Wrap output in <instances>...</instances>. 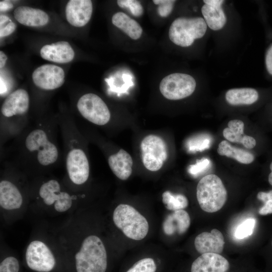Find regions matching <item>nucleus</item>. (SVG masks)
Masks as SVG:
<instances>
[{
	"mask_svg": "<svg viewBox=\"0 0 272 272\" xmlns=\"http://www.w3.org/2000/svg\"><path fill=\"white\" fill-rule=\"evenodd\" d=\"M108 163L112 172L121 180H126L132 173V158L123 149L110 155L108 158Z\"/></svg>",
	"mask_w": 272,
	"mask_h": 272,
	"instance_id": "nucleus-20",
	"label": "nucleus"
},
{
	"mask_svg": "<svg viewBox=\"0 0 272 272\" xmlns=\"http://www.w3.org/2000/svg\"><path fill=\"white\" fill-rule=\"evenodd\" d=\"M141 150L143 165L151 171L160 169L167 158L166 144L157 135L145 137L141 142Z\"/></svg>",
	"mask_w": 272,
	"mask_h": 272,
	"instance_id": "nucleus-7",
	"label": "nucleus"
},
{
	"mask_svg": "<svg viewBox=\"0 0 272 272\" xmlns=\"http://www.w3.org/2000/svg\"><path fill=\"white\" fill-rule=\"evenodd\" d=\"M210 161L205 158L197 161L195 164L190 165L188 168V171L191 175L197 176L204 172L209 166Z\"/></svg>",
	"mask_w": 272,
	"mask_h": 272,
	"instance_id": "nucleus-33",
	"label": "nucleus"
},
{
	"mask_svg": "<svg viewBox=\"0 0 272 272\" xmlns=\"http://www.w3.org/2000/svg\"><path fill=\"white\" fill-rule=\"evenodd\" d=\"M27 264L31 269L38 272H49L55 266L54 257L47 245L40 241H33L26 252Z\"/></svg>",
	"mask_w": 272,
	"mask_h": 272,
	"instance_id": "nucleus-10",
	"label": "nucleus"
},
{
	"mask_svg": "<svg viewBox=\"0 0 272 272\" xmlns=\"http://www.w3.org/2000/svg\"><path fill=\"white\" fill-rule=\"evenodd\" d=\"M224 1L222 0H204L206 5L214 7H220Z\"/></svg>",
	"mask_w": 272,
	"mask_h": 272,
	"instance_id": "nucleus-38",
	"label": "nucleus"
},
{
	"mask_svg": "<svg viewBox=\"0 0 272 272\" xmlns=\"http://www.w3.org/2000/svg\"><path fill=\"white\" fill-rule=\"evenodd\" d=\"M270 169L271 170V172L269 173L268 175V182L270 185H272V162H271L270 166H269Z\"/></svg>",
	"mask_w": 272,
	"mask_h": 272,
	"instance_id": "nucleus-41",
	"label": "nucleus"
},
{
	"mask_svg": "<svg viewBox=\"0 0 272 272\" xmlns=\"http://www.w3.org/2000/svg\"><path fill=\"white\" fill-rule=\"evenodd\" d=\"M59 182L51 179L43 183L40 187L39 194L47 205L54 203V208L65 206L72 200L71 196L66 192L61 191Z\"/></svg>",
	"mask_w": 272,
	"mask_h": 272,
	"instance_id": "nucleus-15",
	"label": "nucleus"
},
{
	"mask_svg": "<svg viewBox=\"0 0 272 272\" xmlns=\"http://www.w3.org/2000/svg\"><path fill=\"white\" fill-rule=\"evenodd\" d=\"M225 244L222 233L218 229H212L211 232H202L194 240L196 250L200 254L222 252Z\"/></svg>",
	"mask_w": 272,
	"mask_h": 272,
	"instance_id": "nucleus-16",
	"label": "nucleus"
},
{
	"mask_svg": "<svg viewBox=\"0 0 272 272\" xmlns=\"http://www.w3.org/2000/svg\"><path fill=\"white\" fill-rule=\"evenodd\" d=\"M190 225L188 213L183 210L173 211L168 215L163 223V230L167 235H181L186 232Z\"/></svg>",
	"mask_w": 272,
	"mask_h": 272,
	"instance_id": "nucleus-19",
	"label": "nucleus"
},
{
	"mask_svg": "<svg viewBox=\"0 0 272 272\" xmlns=\"http://www.w3.org/2000/svg\"><path fill=\"white\" fill-rule=\"evenodd\" d=\"M201 13L207 25L213 30L222 29L226 23V17L221 7H214L205 4L201 8Z\"/></svg>",
	"mask_w": 272,
	"mask_h": 272,
	"instance_id": "nucleus-25",
	"label": "nucleus"
},
{
	"mask_svg": "<svg viewBox=\"0 0 272 272\" xmlns=\"http://www.w3.org/2000/svg\"><path fill=\"white\" fill-rule=\"evenodd\" d=\"M257 198L263 202V206L258 211L259 214L263 216L272 214V190L259 192Z\"/></svg>",
	"mask_w": 272,
	"mask_h": 272,
	"instance_id": "nucleus-30",
	"label": "nucleus"
},
{
	"mask_svg": "<svg viewBox=\"0 0 272 272\" xmlns=\"http://www.w3.org/2000/svg\"><path fill=\"white\" fill-rule=\"evenodd\" d=\"M196 197L201 209L208 213L218 211L227 198V191L221 179L215 174L203 177L196 187Z\"/></svg>",
	"mask_w": 272,
	"mask_h": 272,
	"instance_id": "nucleus-2",
	"label": "nucleus"
},
{
	"mask_svg": "<svg viewBox=\"0 0 272 272\" xmlns=\"http://www.w3.org/2000/svg\"><path fill=\"white\" fill-rule=\"evenodd\" d=\"M14 15L19 23L29 27L43 26L49 21V17L45 12L27 6L18 7L15 10Z\"/></svg>",
	"mask_w": 272,
	"mask_h": 272,
	"instance_id": "nucleus-18",
	"label": "nucleus"
},
{
	"mask_svg": "<svg viewBox=\"0 0 272 272\" xmlns=\"http://www.w3.org/2000/svg\"><path fill=\"white\" fill-rule=\"evenodd\" d=\"M13 8V5L10 2L6 1H1L0 10L1 12H5Z\"/></svg>",
	"mask_w": 272,
	"mask_h": 272,
	"instance_id": "nucleus-37",
	"label": "nucleus"
},
{
	"mask_svg": "<svg viewBox=\"0 0 272 272\" xmlns=\"http://www.w3.org/2000/svg\"><path fill=\"white\" fill-rule=\"evenodd\" d=\"M162 201L166 209L174 211L183 210L188 205V200L184 195L174 194L170 191L163 193Z\"/></svg>",
	"mask_w": 272,
	"mask_h": 272,
	"instance_id": "nucleus-27",
	"label": "nucleus"
},
{
	"mask_svg": "<svg viewBox=\"0 0 272 272\" xmlns=\"http://www.w3.org/2000/svg\"><path fill=\"white\" fill-rule=\"evenodd\" d=\"M64 77L62 68L51 64L40 66L32 74L34 84L46 90H54L61 87L64 83Z\"/></svg>",
	"mask_w": 272,
	"mask_h": 272,
	"instance_id": "nucleus-11",
	"label": "nucleus"
},
{
	"mask_svg": "<svg viewBox=\"0 0 272 272\" xmlns=\"http://www.w3.org/2000/svg\"><path fill=\"white\" fill-rule=\"evenodd\" d=\"M153 3L159 5L158 14L162 17H166L171 13L175 1L173 0H154Z\"/></svg>",
	"mask_w": 272,
	"mask_h": 272,
	"instance_id": "nucleus-32",
	"label": "nucleus"
},
{
	"mask_svg": "<svg viewBox=\"0 0 272 272\" xmlns=\"http://www.w3.org/2000/svg\"><path fill=\"white\" fill-rule=\"evenodd\" d=\"M24 147L26 151L42 166L52 165L58 159L59 152L57 146L42 128H35L27 134Z\"/></svg>",
	"mask_w": 272,
	"mask_h": 272,
	"instance_id": "nucleus-4",
	"label": "nucleus"
},
{
	"mask_svg": "<svg viewBox=\"0 0 272 272\" xmlns=\"http://www.w3.org/2000/svg\"><path fill=\"white\" fill-rule=\"evenodd\" d=\"M265 63L268 73L272 75V44H270L266 51Z\"/></svg>",
	"mask_w": 272,
	"mask_h": 272,
	"instance_id": "nucleus-36",
	"label": "nucleus"
},
{
	"mask_svg": "<svg viewBox=\"0 0 272 272\" xmlns=\"http://www.w3.org/2000/svg\"><path fill=\"white\" fill-rule=\"evenodd\" d=\"M75 260L77 272H105L107 257L101 240L95 235L86 237L75 255Z\"/></svg>",
	"mask_w": 272,
	"mask_h": 272,
	"instance_id": "nucleus-1",
	"label": "nucleus"
},
{
	"mask_svg": "<svg viewBox=\"0 0 272 272\" xmlns=\"http://www.w3.org/2000/svg\"><path fill=\"white\" fill-rule=\"evenodd\" d=\"M42 58L56 63H64L72 61L75 52L66 41H59L43 46L40 50Z\"/></svg>",
	"mask_w": 272,
	"mask_h": 272,
	"instance_id": "nucleus-17",
	"label": "nucleus"
},
{
	"mask_svg": "<svg viewBox=\"0 0 272 272\" xmlns=\"http://www.w3.org/2000/svg\"><path fill=\"white\" fill-rule=\"evenodd\" d=\"M225 98L232 105H250L258 99L257 91L253 88H243L229 90Z\"/></svg>",
	"mask_w": 272,
	"mask_h": 272,
	"instance_id": "nucleus-24",
	"label": "nucleus"
},
{
	"mask_svg": "<svg viewBox=\"0 0 272 272\" xmlns=\"http://www.w3.org/2000/svg\"><path fill=\"white\" fill-rule=\"evenodd\" d=\"M16 28V25L12 21L0 26V36L4 37L8 36L13 33Z\"/></svg>",
	"mask_w": 272,
	"mask_h": 272,
	"instance_id": "nucleus-35",
	"label": "nucleus"
},
{
	"mask_svg": "<svg viewBox=\"0 0 272 272\" xmlns=\"http://www.w3.org/2000/svg\"><path fill=\"white\" fill-rule=\"evenodd\" d=\"M271 245H272V241H271Z\"/></svg>",
	"mask_w": 272,
	"mask_h": 272,
	"instance_id": "nucleus-42",
	"label": "nucleus"
},
{
	"mask_svg": "<svg viewBox=\"0 0 272 272\" xmlns=\"http://www.w3.org/2000/svg\"><path fill=\"white\" fill-rule=\"evenodd\" d=\"M29 101L28 92L23 89H18L6 97L1 107V113L6 118L23 115L28 110Z\"/></svg>",
	"mask_w": 272,
	"mask_h": 272,
	"instance_id": "nucleus-13",
	"label": "nucleus"
},
{
	"mask_svg": "<svg viewBox=\"0 0 272 272\" xmlns=\"http://www.w3.org/2000/svg\"><path fill=\"white\" fill-rule=\"evenodd\" d=\"M65 165L70 180L80 185L88 180L90 173L89 163L85 151L76 144L71 145L66 153Z\"/></svg>",
	"mask_w": 272,
	"mask_h": 272,
	"instance_id": "nucleus-9",
	"label": "nucleus"
},
{
	"mask_svg": "<svg viewBox=\"0 0 272 272\" xmlns=\"http://www.w3.org/2000/svg\"><path fill=\"white\" fill-rule=\"evenodd\" d=\"M23 202L22 194L17 187L10 181L0 182V205L4 209L12 210L21 207Z\"/></svg>",
	"mask_w": 272,
	"mask_h": 272,
	"instance_id": "nucleus-22",
	"label": "nucleus"
},
{
	"mask_svg": "<svg viewBox=\"0 0 272 272\" xmlns=\"http://www.w3.org/2000/svg\"><path fill=\"white\" fill-rule=\"evenodd\" d=\"M217 152L221 156L233 158L238 162L245 164L252 163L254 158L252 154L243 149L233 147L225 140L219 144Z\"/></svg>",
	"mask_w": 272,
	"mask_h": 272,
	"instance_id": "nucleus-26",
	"label": "nucleus"
},
{
	"mask_svg": "<svg viewBox=\"0 0 272 272\" xmlns=\"http://www.w3.org/2000/svg\"><path fill=\"white\" fill-rule=\"evenodd\" d=\"M11 20L10 19V18L6 15H1L0 16V26H2Z\"/></svg>",
	"mask_w": 272,
	"mask_h": 272,
	"instance_id": "nucleus-40",
	"label": "nucleus"
},
{
	"mask_svg": "<svg viewBox=\"0 0 272 272\" xmlns=\"http://www.w3.org/2000/svg\"><path fill=\"white\" fill-rule=\"evenodd\" d=\"M77 106L81 115L95 124L103 125L110 120L111 115L107 106L95 94L88 93L82 96Z\"/></svg>",
	"mask_w": 272,
	"mask_h": 272,
	"instance_id": "nucleus-8",
	"label": "nucleus"
},
{
	"mask_svg": "<svg viewBox=\"0 0 272 272\" xmlns=\"http://www.w3.org/2000/svg\"><path fill=\"white\" fill-rule=\"evenodd\" d=\"M7 59V56H6L5 53L2 50L0 51V67L1 69L3 68L5 66Z\"/></svg>",
	"mask_w": 272,
	"mask_h": 272,
	"instance_id": "nucleus-39",
	"label": "nucleus"
},
{
	"mask_svg": "<svg viewBox=\"0 0 272 272\" xmlns=\"http://www.w3.org/2000/svg\"><path fill=\"white\" fill-rule=\"evenodd\" d=\"M244 122L239 119L230 120L228 127L223 131L224 137L229 141L242 144L245 148L252 149L256 144L255 140L252 137L244 134Z\"/></svg>",
	"mask_w": 272,
	"mask_h": 272,
	"instance_id": "nucleus-21",
	"label": "nucleus"
},
{
	"mask_svg": "<svg viewBox=\"0 0 272 272\" xmlns=\"http://www.w3.org/2000/svg\"><path fill=\"white\" fill-rule=\"evenodd\" d=\"M113 220L115 225L128 238L140 240L149 231L147 219L133 207L120 204L114 210Z\"/></svg>",
	"mask_w": 272,
	"mask_h": 272,
	"instance_id": "nucleus-3",
	"label": "nucleus"
},
{
	"mask_svg": "<svg viewBox=\"0 0 272 272\" xmlns=\"http://www.w3.org/2000/svg\"><path fill=\"white\" fill-rule=\"evenodd\" d=\"M93 6L90 0H71L65 8V16L68 22L73 26L81 27L90 21Z\"/></svg>",
	"mask_w": 272,
	"mask_h": 272,
	"instance_id": "nucleus-12",
	"label": "nucleus"
},
{
	"mask_svg": "<svg viewBox=\"0 0 272 272\" xmlns=\"http://www.w3.org/2000/svg\"><path fill=\"white\" fill-rule=\"evenodd\" d=\"M196 82L191 76L181 73L169 75L161 81L159 89L164 97L169 100H180L191 95Z\"/></svg>",
	"mask_w": 272,
	"mask_h": 272,
	"instance_id": "nucleus-6",
	"label": "nucleus"
},
{
	"mask_svg": "<svg viewBox=\"0 0 272 272\" xmlns=\"http://www.w3.org/2000/svg\"><path fill=\"white\" fill-rule=\"evenodd\" d=\"M207 29V24L202 18H178L172 23L170 27L169 37L174 44L182 47H188L193 43L195 39L202 37Z\"/></svg>",
	"mask_w": 272,
	"mask_h": 272,
	"instance_id": "nucleus-5",
	"label": "nucleus"
},
{
	"mask_svg": "<svg viewBox=\"0 0 272 272\" xmlns=\"http://www.w3.org/2000/svg\"><path fill=\"white\" fill-rule=\"evenodd\" d=\"M156 269L154 260L148 257L139 260L126 272H156Z\"/></svg>",
	"mask_w": 272,
	"mask_h": 272,
	"instance_id": "nucleus-28",
	"label": "nucleus"
},
{
	"mask_svg": "<svg viewBox=\"0 0 272 272\" xmlns=\"http://www.w3.org/2000/svg\"><path fill=\"white\" fill-rule=\"evenodd\" d=\"M112 23L132 39L137 40L141 36L143 30L141 26L123 12L114 14L112 17Z\"/></svg>",
	"mask_w": 272,
	"mask_h": 272,
	"instance_id": "nucleus-23",
	"label": "nucleus"
},
{
	"mask_svg": "<svg viewBox=\"0 0 272 272\" xmlns=\"http://www.w3.org/2000/svg\"><path fill=\"white\" fill-rule=\"evenodd\" d=\"M118 6L124 9H128L131 14L135 17L141 16L144 12L143 6L141 3L135 0H118Z\"/></svg>",
	"mask_w": 272,
	"mask_h": 272,
	"instance_id": "nucleus-31",
	"label": "nucleus"
},
{
	"mask_svg": "<svg viewBox=\"0 0 272 272\" xmlns=\"http://www.w3.org/2000/svg\"><path fill=\"white\" fill-rule=\"evenodd\" d=\"M19 269L18 261L14 257L6 258L0 264V272H18Z\"/></svg>",
	"mask_w": 272,
	"mask_h": 272,
	"instance_id": "nucleus-34",
	"label": "nucleus"
},
{
	"mask_svg": "<svg viewBox=\"0 0 272 272\" xmlns=\"http://www.w3.org/2000/svg\"><path fill=\"white\" fill-rule=\"evenodd\" d=\"M255 224V220L253 218L247 219L243 221L235 230L236 238L242 239L250 236L253 232Z\"/></svg>",
	"mask_w": 272,
	"mask_h": 272,
	"instance_id": "nucleus-29",
	"label": "nucleus"
},
{
	"mask_svg": "<svg viewBox=\"0 0 272 272\" xmlns=\"http://www.w3.org/2000/svg\"><path fill=\"white\" fill-rule=\"evenodd\" d=\"M229 267V261L220 254L207 253L193 262L191 272H227Z\"/></svg>",
	"mask_w": 272,
	"mask_h": 272,
	"instance_id": "nucleus-14",
	"label": "nucleus"
}]
</instances>
